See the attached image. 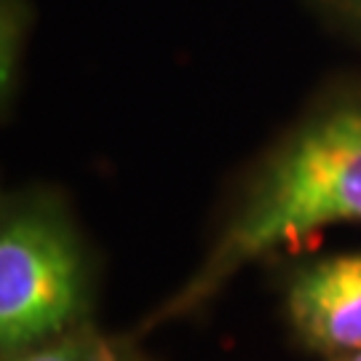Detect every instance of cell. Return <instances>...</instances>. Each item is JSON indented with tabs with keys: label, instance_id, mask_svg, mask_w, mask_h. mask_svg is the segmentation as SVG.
I'll list each match as a JSON object with an SVG mask.
<instances>
[{
	"label": "cell",
	"instance_id": "cell-1",
	"mask_svg": "<svg viewBox=\"0 0 361 361\" xmlns=\"http://www.w3.org/2000/svg\"><path fill=\"white\" fill-rule=\"evenodd\" d=\"M350 222L361 225V80L329 86L252 164L195 268L137 332L193 316L244 268Z\"/></svg>",
	"mask_w": 361,
	"mask_h": 361
},
{
	"label": "cell",
	"instance_id": "cell-2",
	"mask_svg": "<svg viewBox=\"0 0 361 361\" xmlns=\"http://www.w3.org/2000/svg\"><path fill=\"white\" fill-rule=\"evenodd\" d=\"M97 257L70 201L22 185L0 201V359L94 322Z\"/></svg>",
	"mask_w": 361,
	"mask_h": 361
},
{
	"label": "cell",
	"instance_id": "cell-3",
	"mask_svg": "<svg viewBox=\"0 0 361 361\" xmlns=\"http://www.w3.org/2000/svg\"><path fill=\"white\" fill-rule=\"evenodd\" d=\"M281 308L295 343L308 353L329 361L361 350V249L286 265Z\"/></svg>",
	"mask_w": 361,
	"mask_h": 361
},
{
	"label": "cell",
	"instance_id": "cell-4",
	"mask_svg": "<svg viewBox=\"0 0 361 361\" xmlns=\"http://www.w3.org/2000/svg\"><path fill=\"white\" fill-rule=\"evenodd\" d=\"M0 361H153L142 348V335L107 332L97 322H89L65 335L38 343Z\"/></svg>",
	"mask_w": 361,
	"mask_h": 361
},
{
	"label": "cell",
	"instance_id": "cell-5",
	"mask_svg": "<svg viewBox=\"0 0 361 361\" xmlns=\"http://www.w3.org/2000/svg\"><path fill=\"white\" fill-rule=\"evenodd\" d=\"M32 30H35L32 0H0V107L6 121L22 91Z\"/></svg>",
	"mask_w": 361,
	"mask_h": 361
},
{
	"label": "cell",
	"instance_id": "cell-6",
	"mask_svg": "<svg viewBox=\"0 0 361 361\" xmlns=\"http://www.w3.org/2000/svg\"><path fill=\"white\" fill-rule=\"evenodd\" d=\"M340 27H345L353 38L361 40V0H322Z\"/></svg>",
	"mask_w": 361,
	"mask_h": 361
},
{
	"label": "cell",
	"instance_id": "cell-7",
	"mask_svg": "<svg viewBox=\"0 0 361 361\" xmlns=\"http://www.w3.org/2000/svg\"><path fill=\"white\" fill-rule=\"evenodd\" d=\"M329 361H361V350H353V353H345V356H337Z\"/></svg>",
	"mask_w": 361,
	"mask_h": 361
}]
</instances>
